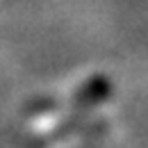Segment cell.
Returning a JSON list of instances; mask_svg holds the SVG:
<instances>
[{
  "label": "cell",
  "instance_id": "obj_1",
  "mask_svg": "<svg viewBox=\"0 0 148 148\" xmlns=\"http://www.w3.org/2000/svg\"><path fill=\"white\" fill-rule=\"evenodd\" d=\"M110 80L107 77H103V75H93L91 80H87L73 96V110L77 112H84V110H91L96 107L98 103H103L107 96H110Z\"/></svg>",
  "mask_w": 148,
  "mask_h": 148
}]
</instances>
